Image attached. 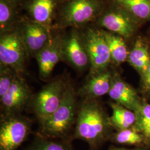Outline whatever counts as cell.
<instances>
[{
  "label": "cell",
  "mask_w": 150,
  "mask_h": 150,
  "mask_svg": "<svg viewBox=\"0 0 150 150\" xmlns=\"http://www.w3.org/2000/svg\"><path fill=\"white\" fill-rule=\"evenodd\" d=\"M112 129L110 117L100 104L96 99H87L79 110L72 138L84 141L91 150H97L110 140Z\"/></svg>",
  "instance_id": "cell-1"
},
{
  "label": "cell",
  "mask_w": 150,
  "mask_h": 150,
  "mask_svg": "<svg viewBox=\"0 0 150 150\" xmlns=\"http://www.w3.org/2000/svg\"><path fill=\"white\" fill-rule=\"evenodd\" d=\"M76 96L74 88L68 83L62 101L56 111L41 122L39 135L48 139H64L75 122Z\"/></svg>",
  "instance_id": "cell-2"
},
{
  "label": "cell",
  "mask_w": 150,
  "mask_h": 150,
  "mask_svg": "<svg viewBox=\"0 0 150 150\" xmlns=\"http://www.w3.org/2000/svg\"><path fill=\"white\" fill-rule=\"evenodd\" d=\"M103 6L102 0H68L59 12V27L86 25L102 13Z\"/></svg>",
  "instance_id": "cell-3"
},
{
  "label": "cell",
  "mask_w": 150,
  "mask_h": 150,
  "mask_svg": "<svg viewBox=\"0 0 150 150\" xmlns=\"http://www.w3.org/2000/svg\"><path fill=\"white\" fill-rule=\"evenodd\" d=\"M27 56L20 31L12 28L1 33V64L11 67L20 74L24 71Z\"/></svg>",
  "instance_id": "cell-4"
},
{
  "label": "cell",
  "mask_w": 150,
  "mask_h": 150,
  "mask_svg": "<svg viewBox=\"0 0 150 150\" xmlns=\"http://www.w3.org/2000/svg\"><path fill=\"white\" fill-rule=\"evenodd\" d=\"M68 83L62 78L56 79L45 86L34 98L32 107L40 123L59 107Z\"/></svg>",
  "instance_id": "cell-5"
},
{
  "label": "cell",
  "mask_w": 150,
  "mask_h": 150,
  "mask_svg": "<svg viewBox=\"0 0 150 150\" xmlns=\"http://www.w3.org/2000/svg\"><path fill=\"white\" fill-rule=\"evenodd\" d=\"M82 34L90 59V75L106 71L111 61V57L103 31L88 28Z\"/></svg>",
  "instance_id": "cell-6"
},
{
  "label": "cell",
  "mask_w": 150,
  "mask_h": 150,
  "mask_svg": "<svg viewBox=\"0 0 150 150\" xmlns=\"http://www.w3.org/2000/svg\"><path fill=\"white\" fill-rule=\"evenodd\" d=\"M30 125L25 118L7 116L1 123L0 150H16L27 139Z\"/></svg>",
  "instance_id": "cell-7"
},
{
  "label": "cell",
  "mask_w": 150,
  "mask_h": 150,
  "mask_svg": "<svg viewBox=\"0 0 150 150\" xmlns=\"http://www.w3.org/2000/svg\"><path fill=\"white\" fill-rule=\"evenodd\" d=\"M63 59L79 71L85 70L90 65L82 32L77 28H73L67 36H64Z\"/></svg>",
  "instance_id": "cell-8"
},
{
  "label": "cell",
  "mask_w": 150,
  "mask_h": 150,
  "mask_svg": "<svg viewBox=\"0 0 150 150\" xmlns=\"http://www.w3.org/2000/svg\"><path fill=\"white\" fill-rule=\"evenodd\" d=\"M31 92L25 80L18 75L8 90L1 97V107L6 116H13L26 106Z\"/></svg>",
  "instance_id": "cell-9"
},
{
  "label": "cell",
  "mask_w": 150,
  "mask_h": 150,
  "mask_svg": "<svg viewBox=\"0 0 150 150\" xmlns=\"http://www.w3.org/2000/svg\"><path fill=\"white\" fill-rule=\"evenodd\" d=\"M64 36L61 34L52 36L48 43L36 56L40 76L46 79L52 72L54 67L63 59Z\"/></svg>",
  "instance_id": "cell-10"
},
{
  "label": "cell",
  "mask_w": 150,
  "mask_h": 150,
  "mask_svg": "<svg viewBox=\"0 0 150 150\" xmlns=\"http://www.w3.org/2000/svg\"><path fill=\"white\" fill-rule=\"evenodd\" d=\"M20 29L28 56L36 55L48 43L51 34L50 28L32 20L24 21Z\"/></svg>",
  "instance_id": "cell-11"
},
{
  "label": "cell",
  "mask_w": 150,
  "mask_h": 150,
  "mask_svg": "<svg viewBox=\"0 0 150 150\" xmlns=\"http://www.w3.org/2000/svg\"><path fill=\"white\" fill-rule=\"evenodd\" d=\"M107 11L98 20L99 24L111 32L125 38L132 36L135 31L134 22L129 12L117 6Z\"/></svg>",
  "instance_id": "cell-12"
},
{
  "label": "cell",
  "mask_w": 150,
  "mask_h": 150,
  "mask_svg": "<svg viewBox=\"0 0 150 150\" xmlns=\"http://www.w3.org/2000/svg\"><path fill=\"white\" fill-rule=\"evenodd\" d=\"M108 94L116 103L134 113L139 111L142 103L134 89L117 77H113Z\"/></svg>",
  "instance_id": "cell-13"
},
{
  "label": "cell",
  "mask_w": 150,
  "mask_h": 150,
  "mask_svg": "<svg viewBox=\"0 0 150 150\" xmlns=\"http://www.w3.org/2000/svg\"><path fill=\"white\" fill-rule=\"evenodd\" d=\"M113 76L108 71L90 76L88 80L79 90V95L85 100L96 99L108 93Z\"/></svg>",
  "instance_id": "cell-14"
},
{
  "label": "cell",
  "mask_w": 150,
  "mask_h": 150,
  "mask_svg": "<svg viewBox=\"0 0 150 150\" xmlns=\"http://www.w3.org/2000/svg\"><path fill=\"white\" fill-rule=\"evenodd\" d=\"M56 6V0H31L27 9L31 20L50 28Z\"/></svg>",
  "instance_id": "cell-15"
},
{
  "label": "cell",
  "mask_w": 150,
  "mask_h": 150,
  "mask_svg": "<svg viewBox=\"0 0 150 150\" xmlns=\"http://www.w3.org/2000/svg\"><path fill=\"white\" fill-rule=\"evenodd\" d=\"M111 107L112 113L110 120L113 129L118 131L132 127L136 118L134 112L116 102L111 103Z\"/></svg>",
  "instance_id": "cell-16"
},
{
  "label": "cell",
  "mask_w": 150,
  "mask_h": 150,
  "mask_svg": "<svg viewBox=\"0 0 150 150\" xmlns=\"http://www.w3.org/2000/svg\"><path fill=\"white\" fill-rule=\"evenodd\" d=\"M129 64L141 75H144L150 63L149 50L141 40H138L128 56Z\"/></svg>",
  "instance_id": "cell-17"
},
{
  "label": "cell",
  "mask_w": 150,
  "mask_h": 150,
  "mask_svg": "<svg viewBox=\"0 0 150 150\" xmlns=\"http://www.w3.org/2000/svg\"><path fill=\"white\" fill-rule=\"evenodd\" d=\"M110 48L111 60L117 64L124 62L128 58V51L123 38L111 32L103 31Z\"/></svg>",
  "instance_id": "cell-18"
},
{
  "label": "cell",
  "mask_w": 150,
  "mask_h": 150,
  "mask_svg": "<svg viewBox=\"0 0 150 150\" xmlns=\"http://www.w3.org/2000/svg\"><path fill=\"white\" fill-rule=\"evenodd\" d=\"M115 5L141 19L150 18V0H112Z\"/></svg>",
  "instance_id": "cell-19"
},
{
  "label": "cell",
  "mask_w": 150,
  "mask_h": 150,
  "mask_svg": "<svg viewBox=\"0 0 150 150\" xmlns=\"http://www.w3.org/2000/svg\"><path fill=\"white\" fill-rule=\"evenodd\" d=\"M136 113V118L132 129L142 135L147 147H150V104L142 103L141 106Z\"/></svg>",
  "instance_id": "cell-20"
},
{
  "label": "cell",
  "mask_w": 150,
  "mask_h": 150,
  "mask_svg": "<svg viewBox=\"0 0 150 150\" xmlns=\"http://www.w3.org/2000/svg\"><path fill=\"white\" fill-rule=\"evenodd\" d=\"M110 140L117 145L134 146L137 147H147L142 135L132 127L113 133Z\"/></svg>",
  "instance_id": "cell-21"
},
{
  "label": "cell",
  "mask_w": 150,
  "mask_h": 150,
  "mask_svg": "<svg viewBox=\"0 0 150 150\" xmlns=\"http://www.w3.org/2000/svg\"><path fill=\"white\" fill-rule=\"evenodd\" d=\"M26 150H74L67 141H54L38 134Z\"/></svg>",
  "instance_id": "cell-22"
},
{
  "label": "cell",
  "mask_w": 150,
  "mask_h": 150,
  "mask_svg": "<svg viewBox=\"0 0 150 150\" xmlns=\"http://www.w3.org/2000/svg\"><path fill=\"white\" fill-rule=\"evenodd\" d=\"M13 3L8 0H0V28L1 33L12 29L15 19Z\"/></svg>",
  "instance_id": "cell-23"
},
{
  "label": "cell",
  "mask_w": 150,
  "mask_h": 150,
  "mask_svg": "<svg viewBox=\"0 0 150 150\" xmlns=\"http://www.w3.org/2000/svg\"><path fill=\"white\" fill-rule=\"evenodd\" d=\"M20 75L15 70L8 66L1 64L0 67V98L8 90L12 84Z\"/></svg>",
  "instance_id": "cell-24"
},
{
  "label": "cell",
  "mask_w": 150,
  "mask_h": 150,
  "mask_svg": "<svg viewBox=\"0 0 150 150\" xmlns=\"http://www.w3.org/2000/svg\"><path fill=\"white\" fill-rule=\"evenodd\" d=\"M142 83L145 90L150 91V63L145 74L142 75Z\"/></svg>",
  "instance_id": "cell-25"
},
{
  "label": "cell",
  "mask_w": 150,
  "mask_h": 150,
  "mask_svg": "<svg viewBox=\"0 0 150 150\" xmlns=\"http://www.w3.org/2000/svg\"><path fill=\"white\" fill-rule=\"evenodd\" d=\"M108 150H148L147 149H146L145 147H137L135 149H127L125 147H118L116 146H113L112 145L111 146Z\"/></svg>",
  "instance_id": "cell-26"
},
{
  "label": "cell",
  "mask_w": 150,
  "mask_h": 150,
  "mask_svg": "<svg viewBox=\"0 0 150 150\" xmlns=\"http://www.w3.org/2000/svg\"><path fill=\"white\" fill-rule=\"evenodd\" d=\"M8 1L13 4V3H15L16 2H18V1H20V0H8Z\"/></svg>",
  "instance_id": "cell-27"
},
{
  "label": "cell",
  "mask_w": 150,
  "mask_h": 150,
  "mask_svg": "<svg viewBox=\"0 0 150 150\" xmlns=\"http://www.w3.org/2000/svg\"></svg>",
  "instance_id": "cell-28"
}]
</instances>
